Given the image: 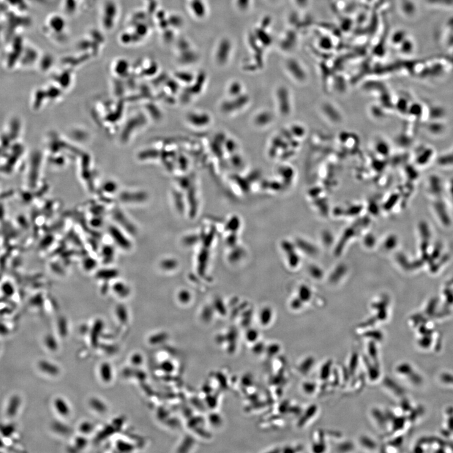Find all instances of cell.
Segmentation results:
<instances>
[{
    "instance_id": "1",
    "label": "cell",
    "mask_w": 453,
    "mask_h": 453,
    "mask_svg": "<svg viewBox=\"0 0 453 453\" xmlns=\"http://www.w3.org/2000/svg\"><path fill=\"white\" fill-rule=\"evenodd\" d=\"M110 233L112 236L114 241L117 243L123 249L128 250L130 247V242L129 239L126 238L118 229L111 227L110 228Z\"/></svg>"
},
{
    "instance_id": "2",
    "label": "cell",
    "mask_w": 453,
    "mask_h": 453,
    "mask_svg": "<svg viewBox=\"0 0 453 453\" xmlns=\"http://www.w3.org/2000/svg\"><path fill=\"white\" fill-rule=\"evenodd\" d=\"M118 275V271L117 270L112 269H105L100 270L97 274V277L100 279L110 280L116 278Z\"/></svg>"
},
{
    "instance_id": "3",
    "label": "cell",
    "mask_w": 453,
    "mask_h": 453,
    "mask_svg": "<svg viewBox=\"0 0 453 453\" xmlns=\"http://www.w3.org/2000/svg\"><path fill=\"white\" fill-rule=\"evenodd\" d=\"M55 407L59 414L62 416H67L70 414L69 406L63 400L57 399L55 401Z\"/></svg>"
},
{
    "instance_id": "4",
    "label": "cell",
    "mask_w": 453,
    "mask_h": 453,
    "mask_svg": "<svg viewBox=\"0 0 453 453\" xmlns=\"http://www.w3.org/2000/svg\"><path fill=\"white\" fill-rule=\"evenodd\" d=\"M100 373L103 380L106 381H110L111 378V369L109 365H103L100 368Z\"/></svg>"
},
{
    "instance_id": "5",
    "label": "cell",
    "mask_w": 453,
    "mask_h": 453,
    "mask_svg": "<svg viewBox=\"0 0 453 453\" xmlns=\"http://www.w3.org/2000/svg\"><path fill=\"white\" fill-rule=\"evenodd\" d=\"M114 289L116 293L120 296L125 297L129 293V289L124 283H116L114 286Z\"/></svg>"
},
{
    "instance_id": "6",
    "label": "cell",
    "mask_w": 453,
    "mask_h": 453,
    "mask_svg": "<svg viewBox=\"0 0 453 453\" xmlns=\"http://www.w3.org/2000/svg\"><path fill=\"white\" fill-rule=\"evenodd\" d=\"M105 263H110L114 256V251L110 246H106L102 251Z\"/></svg>"
},
{
    "instance_id": "7",
    "label": "cell",
    "mask_w": 453,
    "mask_h": 453,
    "mask_svg": "<svg viewBox=\"0 0 453 453\" xmlns=\"http://www.w3.org/2000/svg\"><path fill=\"white\" fill-rule=\"evenodd\" d=\"M330 362H327L326 365L323 366V367H322V369L321 371V378L322 380H326L327 378H328V376L331 374V365H330Z\"/></svg>"
},
{
    "instance_id": "8",
    "label": "cell",
    "mask_w": 453,
    "mask_h": 453,
    "mask_svg": "<svg viewBox=\"0 0 453 453\" xmlns=\"http://www.w3.org/2000/svg\"><path fill=\"white\" fill-rule=\"evenodd\" d=\"M361 443L363 445H364L366 447H370V449H373L374 447H376V444L375 442H374L372 439H370L369 438L367 437H362L361 439Z\"/></svg>"
},
{
    "instance_id": "9",
    "label": "cell",
    "mask_w": 453,
    "mask_h": 453,
    "mask_svg": "<svg viewBox=\"0 0 453 453\" xmlns=\"http://www.w3.org/2000/svg\"><path fill=\"white\" fill-rule=\"evenodd\" d=\"M303 387H304V391L307 392L306 394H313L316 388L315 384L311 383V382H307V383H305Z\"/></svg>"
},
{
    "instance_id": "10",
    "label": "cell",
    "mask_w": 453,
    "mask_h": 453,
    "mask_svg": "<svg viewBox=\"0 0 453 453\" xmlns=\"http://www.w3.org/2000/svg\"><path fill=\"white\" fill-rule=\"evenodd\" d=\"M313 364V360L312 358H310H310H308L307 359L305 360V361L304 362V364H303V366H304V368H303L302 369L303 371H304V372H306L307 371L308 372V371L310 370V367H312Z\"/></svg>"
},
{
    "instance_id": "11",
    "label": "cell",
    "mask_w": 453,
    "mask_h": 453,
    "mask_svg": "<svg viewBox=\"0 0 453 453\" xmlns=\"http://www.w3.org/2000/svg\"><path fill=\"white\" fill-rule=\"evenodd\" d=\"M95 261L92 259H86L84 262V266L87 269H92L95 266Z\"/></svg>"
}]
</instances>
